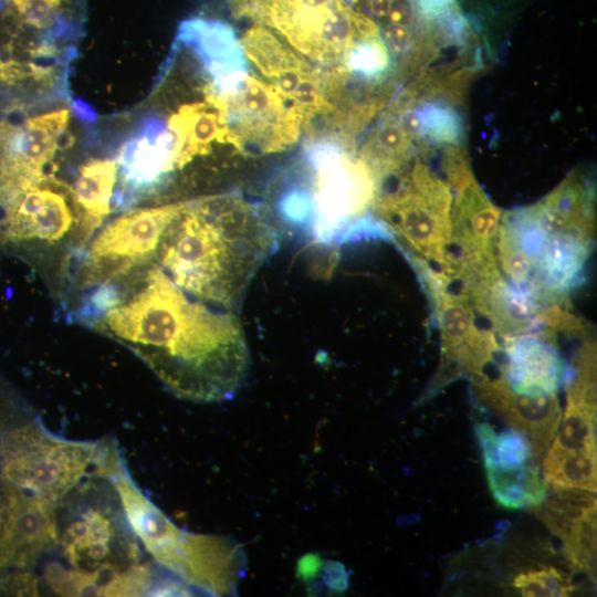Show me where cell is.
Returning a JSON list of instances; mask_svg holds the SVG:
<instances>
[{
  "mask_svg": "<svg viewBox=\"0 0 597 597\" xmlns=\"http://www.w3.org/2000/svg\"><path fill=\"white\" fill-rule=\"evenodd\" d=\"M596 452V405L569 391L563 421L545 454Z\"/></svg>",
  "mask_w": 597,
  "mask_h": 597,
  "instance_id": "d6986e66",
  "label": "cell"
},
{
  "mask_svg": "<svg viewBox=\"0 0 597 597\" xmlns=\"http://www.w3.org/2000/svg\"><path fill=\"white\" fill-rule=\"evenodd\" d=\"M167 127L176 137L175 169H182L197 156L210 154L213 142L232 144L219 112L206 101L182 105L170 116Z\"/></svg>",
  "mask_w": 597,
  "mask_h": 597,
  "instance_id": "2e32d148",
  "label": "cell"
},
{
  "mask_svg": "<svg viewBox=\"0 0 597 597\" xmlns=\"http://www.w3.org/2000/svg\"><path fill=\"white\" fill-rule=\"evenodd\" d=\"M486 476L494 500L506 509L537 506L549 490L540 469L528 463L515 469L486 468Z\"/></svg>",
  "mask_w": 597,
  "mask_h": 597,
  "instance_id": "e0dca14e",
  "label": "cell"
},
{
  "mask_svg": "<svg viewBox=\"0 0 597 597\" xmlns=\"http://www.w3.org/2000/svg\"><path fill=\"white\" fill-rule=\"evenodd\" d=\"M485 400L511 429L531 442L534 459L542 460L562 420V410L554 394L524 395L504 385H492Z\"/></svg>",
  "mask_w": 597,
  "mask_h": 597,
  "instance_id": "4fadbf2b",
  "label": "cell"
},
{
  "mask_svg": "<svg viewBox=\"0 0 597 597\" xmlns=\"http://www.w3.org/2000/svg\"><path fill=\"white\" fill-rule=\"evenodd\" d=\"M188 200L130 209L103 224L75 261L69 290L88 293L156 263L160 238Z\"/></svg>",
  "mask_w": 597,
  "mask_h": 597,
  "instance_id": "8992f818",
  "label": "cell"
},
{
  "mask_svg": "<svg viewBox=\"0 0 597 597\" xmlns=\"http://www.w3.org/2000/svg\"><path fill=\"white\" fill-rule=\"evenodd\" d=\"M98 442L50 432L36 419L0 437V481L60 502L91 475Z\"/></svg>",
  "mask_w": 597,
  "mask_h": 597,
  "instance_id": "5b68a950",
  "label": "cell"
},
{
  "mask_svg": "<svg viewBox=\"0 0 597 597\" xmlns=\"http://www.w3.org/2000/svg\"><path fill=\"white\" fill-rule=\"evenodd\" d=\"M4 512H6V499H4V493L2 489V483L0 481V531L3 524V520H4Z\"/></svg>",
  "mask_w": 597,
  "mask_h": 597,
  "instance_id": "83f0119b",
  "label": "cell"
},
{
  "mask_svg": "<svg viewBox=\"0 0 597 597\" xmlns=\"http://www.w3.org/2000/svg\"><path fill=\"white\" fill-rule=\"evenodd\" d=\"M565 557L578 570L595 574L596 566V516L576 522L561 540Z\"/></svg>",
  "mask_w": 597,
  "mask_h": 597,
  "instance_id": "7402d4cb",
  "label": "cell"
},
{
  "mask_svg": "<svg viewBox=\"0 0 597 597\" xmlns=\"http://www.w3.org/2000/svg\"><path fill=\"white\" fill-rule=\"evenodd\" d=\"M232 12L265 24L321 67L337 69L358 35L345 0H231Z\"/></svg>",
  "mask_w": 597,
  "mask_h": 597,
  "instance_id": "ba28073f",
  "label": "cell"
},
{
  "mask_svg": "<svg viewBox=\"0 0 597 597\" xmlns=\"http://www.w3.org/2000/svg\"><path fill=\"white\" fill-rule=\"evenodd\" d=\"M597 452L577 451L545 454L542 474L552 490L582 489L596 492Z\"/></svg>",
  "mask_w": 597,
  "mask_h": 597,
  "instance_id": "ffe728a7",
  "label": "cell"
},
{
  "mask_svg": "<svg viewBox=\"0 0 597 597\" xmlns=\"http://www.w3.org/2000/svg\"><path fill=\"white\" fill-rule=\"evenodd\" d=\"M533 459L532 444L523 433L514 429L496 433L491 468L515 469L527 464Z\"/></svg>",
  "mask_w": 597,
  "mask_h": 597,
  "instance_id": "cb8c5ba5",
  "label": "cell"
},
{
  "mask_svg": "<svg viewBox=\"0 0 597 597\" xmlns=\"http://www.w3.org/2000/svg\"><path fill=\"white\" fill-rule=\"evenodd\" d=\"M118 180V165L114 159H91L78 167L74 197L81 211V234L85 247L111 214Z\"/></svg>",
  "mask_w": 597,
  "mask_h": 597,
  "instance_id": "9a60e30c",
  "label": "cell"
},
{
  "mask_svg": "<svg viewBox=\"0 0 597 597\" xmlns=\"http://www.w3.org/2000/svg\"><path fill=\"white\" fill-rule=\"evenodd\" d=\"M30 245L48 256L63 284L84 250L72 187L48 176L22 192L0 219V245Z\"/></svg>",
  "mask_w": 597,
  "mask_h": 597,
  "instance_id": "52a82bcc",
  "label": "cell"
},
{
  "mask_svg": "<svg viewBox=\"0 0 597 597\" xmlns=\"http://www.w3.org/2000/svg\"><path fill=\"white\" fill-rule=\"evenodd\" d=\"M513 585L525 597L568 596L575 590L570 578L555 567L521 573L514 578Z\"/></svg>",
  "mask_w": 597,
  "mask_h": 597,
  "instance_id": "603a6c76",
  "label": "cell"
},
{
  "mask_svg": "<svg viewBox=\"0 0 597 597\" xmlns=\"http://www.w3.org/2000/svg\"><path fill=\"white\" fill-rule=\"evenodd\" d=\"M245 56L256 70L302 114L303 125L334 109L329 72L258 24L240 41Z\"/></svg>",
  "mask_w": 597,
  "mask_h": 597,
  "instance_id": "30bf717a",
  "label": "cell"
},
{
  "mask_svg": "<svg viewBox=\"0 0 597 597\" xmlns=\"http://www.w3.org/2000/svg\"><path fill=\"white\" fill-rule=\"evenodd\" d=\"M532 512L559 540L584 519L596 516V492L582 489L552 490Z\"/></svg>",
  "mask_w": 597,
  "mask_h": 597,
  "instance_id": "ac0fdd59",
  "label": "cell"
},
{
  "mask_svg": "<svg viewBox=\"0 0 597 597\" xmlns=\"http://www.w3.org/2000/svg\"><path fill=\"white\" fill-rule=\"evenodd\" d=\"M276 249L277 232L261 205L214 195L188 200L165 229L156 264L189 295L237 312Z\"/></svg>",
  "mask_w": 597,
  "mask_h": 597,
  "instance_id": "7a4b0ae2",
  "label": "cell"
},
{
  "mask_svg": "<svg viewBox=\"0 0 597 597\" xmlns=\"http://www.w3.org/2000/svg\"><path fill=\"white\" fill-rule=\"evenodd\" d=\"M301 164L293 176L307 198L303 237L317 244L337 245L389 234L383 222L364 214L373 195L371 178L339 139L327 134L310 137L303 145Z\"/></svg>",
  "mask_w": 597,
  "mask_h": 597,
  "instance_id": "3957f363",
  "label": "cell"
},
{
  "mask_svg": "<svg viewBox=\"0 0 597 597\" xmlns=\"http://www.w3.org/2000/svg\"><path fill=\"white\" fill-rule=\"evenodd\" d=\"M419 118L425 132L433 136L451 137L457 132L454 119L447 111L433 107L420 113Z\"/></svg>",
  "mask_w": 597,
  "mask_h": 597,
  "instance_id": "d4e9b609",
  "label": "cell"
},
{
  "mask_svg": "<svg viewBox=\"0 0 597 597\" xmlns=\"http://www.w3.org/2000/svg\"><path fill=\"white\" fill-rule=\"evenodd\" d=\"M72 107L75 114L85 121L94 122L96 116L94 111L83 101L76 100L73 102Z\"/></svg>",
  "mask_w": 597,
  "mask_h": 597,
  "instance_id": "4316f807",
  "label": "cell"
},
{
  "mask_svg": "<svg viewBox=\"0 0 597 597\" xmlns=\"http://www.w3.org/2000/svg\"><path fill=\"white\" fill-rule=\"evenodd\" d=\"M87 297L77 318L133 352L177 397L221 401L242 386L250 353L237 312L189 295L156 263Z\"/></svg>",
  "mask_w": 597,
  "mask_h": 597,
  "instance_id": "6da1fadb",
  "label": "cell"
},
{
  "mask_svg": "<svg viewBox=\"0 0 597 597\" xmlns=\"http://www.w3.org/2000/svg\"><path fill=\"white\" fill-rule=\"evenodd\" d=\"M506 353L507 381L517 394H555L567 377L566 366L557 352L536 338H521L512 343Z\"/></svg>",
  "mask_w": 597,
  "mask_h": 597,
  "instance_id": "5bb4252c",
  "label": "cell"
},
{
  "mask_svg": "<svg viewBox=\"0 0 597 597\" xmlns=\"http://www.w3.org/2000/svg\"><path fill=\"white\" fill-rule=\"evenodd\" d=\"M176 43L193 49L209 76L205 91L228 95L249 75L247 56L231 25L202 18L184 20Z\"/></svg>",
  "mask_w": 597,
  "mask_h": 597,
  "instance_id": "7c38bea8",
  "label": "cell"
},
{
  "mask_svg": "<svg viewBox=\"0 0 597 597\" xmlns=\"http://www.w3.org/2000/svg\"><path fill=\"white\" fill-rule=\"evenodd\" d=\"M205 93L240 153H277L298 140L303 116L273 85L248 75L231 94Z\"/></svg>",
  "mask_w": 597,
  "mask_h": 597,
  "instance_id": "9c48e42d",
  "label": "cell"
},
{
  "mask_svg": "<svg viewBox=\"0 0 597 597\" xmlns=\"http://www.w3.org/2000/svg\"><path fill=\"white\" fill-rule=\"evenodd\" d=\"M450 2L451 0H418L420 9L429 15L442 13Z\"/></svg>",
  "mask_w": 597,
  "mask_h": 597,
  "instance_id": "484cf974",
  "label": "cell"
},
{
  "mask_svg": "<svg viewBox=\"0 0 597 597\" xmlns=\"http://www.w3.org/2000/svg\"><path fill=\"white\" fill-rule=\"evenodd\" d=\"M102 486L88 481L57 502V546L71 568L91 578L96 596H118L123 574L140 563V549L115 489Z\"/></svg>",
  "mask_w": 597,
  "mask_h": 597,
  "instance_id": "277c9868",
  "label": "cell"
},
{
  "mask_svg": "<svg viewBox=\"0 0 597 597\" xmlns=\"http://www.w3.org/2000/svg\"><path fill=\"white\" fill-rule=\"evenodd\" d=\"M387 64L385 45L378 38L377 29H374L358 33L336 70L342 73L348 70L363 77L371 78L384 72Z\"/></svg>",
  "mask_w": 597,
  "mask_h": 597,
  "instance_id": "44dd1931",
  "label": "cell"
},
{
  "mask_svg": "<svg viewBox=\"0 0 597 597\" xmlns=\"http://www.w3.org/2000/svg\"><path fill=\"white\" fill-rule=\"evenodd\" d=\"M1 483L6 512L0 531V570H29L59 545L57 503Z\"/></svg>",
  "mask_w": 597,
  "mask_h": 597,
  "instance_id": "8fae6325",
  "label": "cell"
}]
</instances>
